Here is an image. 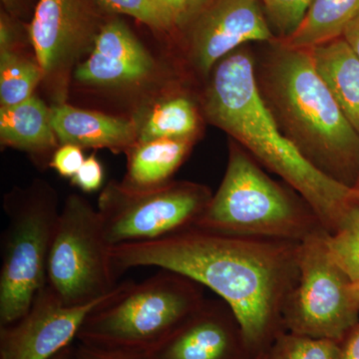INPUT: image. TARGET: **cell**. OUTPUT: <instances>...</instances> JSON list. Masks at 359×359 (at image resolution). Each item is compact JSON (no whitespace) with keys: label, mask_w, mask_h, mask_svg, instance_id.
<instances>
[{"label":"cell","mask_w":359,"mask_h":359,"mask_svg":"<svg viewBox=\"0 0 359 359\" xmlns=\"http://www.w3.org/2000/svg\"><path fill=\"white\" fill-rule=\"evenodd\" d=\"M271 25L285 39L294 32L313 0H259Z\"/></svg>","instance_id":"cell-25"},{"label":"cell","mask_w":359,"mask_h":359,"mask_svg":"<svg viewBox=\"0 0 359 359\" xmlns=\"http://www.w3.org/2000/svg\"><path fill=\"white\" fill-rule=\"evenodd\" d=\"M73 344L72 346L67 347V348L63 349L62 351L56 354L55 356L50 359H69L71 353H72Z\"/></svg>","instance_id":"cell-32"},{"label":"cell","mask_w":359,"mask_h":359,"mask_svg":"<svg viewBox=\"0 0 359 359\" xmlns=\"http://www.w3.org/2000/svg\"><path fill=\"white\" fill-rule=\"evenodd\" d=\"M359 59V15L347 26L342 36Z\"/></svg>","instance_id":"cell-31"},{"label":"cell","mask_w":359,"mask_h":359,"mask_svg":"<svg viewBox=\"0 0 359 359\" xmlns=\"http://www.w3.org/2000/svg\"><path fill=\"white\" fill-rule=\"evenodd\" d=\"M198 119L190 101L174 98L159 104L149 115L140 132V143L158 139L190 138Z\"/></svg>","instance_id":"cell-20"},{"label":"cell","mask_w":359,"mask_h":359,"mask_svg":"<svg viewBox=\"0 0 359 359\" xmlns=\"http://www.w3.org/2000/svg\"><path fill=\"white\" fill-rule=\"evenodd\" d=\"M358 205H359V203H358Z\"/></svg>","instance_id":"cell-36"},{"label":"cell","mask_w":359,"mask_h":359,"mask_svg":"<svg viewBox=\"0 0 359 359\" xmlns=\"http://www.w3.org/2000/svg\"><path fill=\"white\" fill-rule=\"evenodd\" d=\"M314 65L359 135V59L344 37L309 48Z\"/></svg>","instance_id":"cell-16"},{"label":"cell","mask_w":359,"mask_h":359,"mask_svg":"<svg viewBox=\"0 0 359 359\" xmlns=\"http://www.w3.org/2000/svg\"><path fill=\"white\" fill-rule=\"evenodd\" d=\"M161 8L179 23L191 15L193 0H155Z\"/></svg>","instance_id":"cell-29"},{"label":"cell","mask_w":359,"mask_h":359,"mask_svg":"<svg viewBox=\"0 0 359 359\" xmlns=\"http://www.w3.org/2000/svg\"><path fill=\"white\" fill-rule=\"evenodd\" d=\"M152 57L119 20L103 25L91 54L78 66L75 77L82 83L123 85L141 81L153 69Z\"/></svg>","instance_id":"cell-14"},{"label":"cell","mask_w":359,"mask_h":359,"mask_svg":"<svg viewBox=\"0 0 359 359\" xmlns=\"http://www.w3.org/2000/svg\"><path fill=\"white\" fill-rule=\"evenodd\" d=\"M43 75L39 63L32 62L11 48H2L0 55L1 107L16 105L32 97L33 90Z\"/></svg>","instance_id":"cell-21"},{"label":"cell","mask_w":359,"mask_h":359,"mask_svg":"<svg viewBox=\"0 0 359 359\" xmlns=\"http://www.w3.org/2000/svg\"><path fill=\"white\" fill-rule=\"evenodd\" d=\"M100 25L88 0H39L30 40L43 74H52L93 47Z\"/></svg>","instance_id":"cell-12"},{"label":"cell","mask_w":359,"mask_h":359,"mask_svg":"<svg viewBox=\"0 0 359 359\" xmlns=\"http://www.w3.org/2000/svg\"><path fill=\"white\" fill-rule=\"evenodd\" d=\"M301 243L238 237L197 228L111 250L118 273L156 266L188 276L228 304L257 358L282 332L285 304L299 280Z\"/></svg>","instance_id":"cell-1"},{"label":"cell","mask_w":359,"mask_h":359,"mask_svg":"<svg viewBox=\"0 0 359 359\" xmlns=\"http://www.w3.org/2000/svg\"><path fill=\"white\" fill-rule=\"evenodd\" d=\"M99 6L114 13L126 14L155 29L173 27V18L155 0H96Z\"/></svg>","instance_id":"cell-24"},{"label":"cell","mask_w":359,"mask_h":359,"mask_svg":"<svg viewBox=\"0 0 359 359\" xmlns=\"http://www.w3.org/2000/svg\"><path fill=\"white\" fill-rule=\"evenodd\" d=\"M359 15V0H313L294 33L280 40L290 48L309 49L339 39Z\"/></svg>","instance_id":"cell-19"},{"label":"cell","mask_w":359,"mask_h":359,"mask_svg":"<svg viewBox=\"0 0 359 359\" xmlns=\"http://www.w3.org/2000/svg\"><path fill=\"white\" fill-rule=\"evenodd\" d=\"M4 210L8 223L1 237L0 327L20 320L46 285L60 215L53 189L39 182L8 194Z\"/></svg>","instance_id":"cell-6"},{"label":"cell","mask_w":359,"mask_h":359,"mask_svg":"<svg viewBox=\"0 0 359 359\" xmlns=\"http://www.w3.org/2000/svg\"><path fill=\"white\" fill-rule=\"evenodd\" d=\"M69 359H150L146 354L128 353V351H112L100 347L87 346L78 342L73 344Z\"/></svg>","instance_id":"cell-28"},{"label":"cell","mask_w":359,"mask_h":359,"mask_svg":"<svg viewBox=\"0 0 359 359\" xmlns=\"http://www.w3.org/2000/svg\"><path fill=\"white\" fill-rule=\"evenodd\" d=\"M353 188L355 189L356 191L359 192V173L358 176V179H356L355 184H354Z\"/></svg>","instance_id":"cell-35"},{"label":"cell","mask_w":359,"mask_h":359,"mask_svg":"<svg viewBox=\"0 0 359 359\" xmlns=\"http://www.w3.org/2000/svg\"><path fill=\"white\" fill-rule=\"evenodd\" d=\"M351 294H353L354 302L359 308V282L351 283Z\"/></svg>","instance_id":"cell-33"},{"label":"cell","mask_w":359,"mask_h":359,"mask_svg":"<svg viewBox=\"0 0 359 359\" xmlns=\"http://www.w3.org/2000/svg\"><path fill=\"white\" fill-rule=\"evenodd\" d=\"M211 198L204 187L190 183H168L143 191L111 184L97 210L113 248L151 242L193 228Z\"/></svg>","instance_id":"cell-9"},{"label":"cell","mask_w":359,"mask_h":359,"mask_svg":"<svg viewBox=\"0 0 359 359\" xmlns=\"http://www.w3.org/2000/svg\"><path fill=\"white\" fill-rule=\"evenodd\" d=\"M103 167L95 156L85 159L81 168L71 178L73 185L87 193L95 192L103 183Z\"/></svg>","instance_id":"cell-27"},{"label":"cell","mask_w":359,"mask_h":359,"mask_svg":"<svg viewBox=\"0 0 359 359\" xmlns=\"http://www.w3.org/2000/svg\"><path fill=\"white\" fill-rule=\"evenodd\" d=\"M278 47L264 85L287 137L320 171L353 187L359 173V135L316 69L309 49Z\"/></svg>","instance_id":"cell-3"},{"label":"cell","mask_w":359,"mask_h":359,"mask_svg":"<svg viewBox=\"0 0 359 359\" xmlns=\"http://www.w3.org/2000/svg\"><path fill=\"white\" fill-rule=\"evenodd\" d=\"M330 257L351 283L359 282V205L347 212L339 228L325 235Z\"/></svg>","instance_id":"cell-23"},{"label":"cell","mask_w":359,"mask_h":359,"mask_svg":"<svg viewBox=\"0 0 359 359\" xmlns=\"http://www.w3.org/2000/svg\"><path fill=\"white\" fill-rule=\"evenodd\" d=\"M51 124L63 144L80 148L123 149L130 147L136 139V128L128 120L65 104L52 108Z\"/></svg>","instance_id":"cell-15"},{"label":"cell","mask_w":359,"mask_h":359,"mask_svg":"<svg viewBox=\"0 0 359 359\" xmlns=\"http://www.w3.org/2000/svg\"><path fill=\"white\" fill-rule=\"evenodd\" d=\"M0 135L2 143L32 153H41L55 146L51 110L36 97L16 105L1 107Z\"/></svg>","instance_id":"cell-18"},{"label":"cell","mask_w":359,"mask_h":359,"mask_svg":"<svg viewBox=\"0 0 359 359\" xmlns=\"http://www.w3.org/2000/svg\"><path fill=\"white\" fill-rule=\"evenodd\" d=\"M194 228L297 243L325 231L301 195L269 178L237 146L231 148L223 181Z\"/></svg>","instance_id":"cell-5"},{"label":"cell","mask_w":359,"mask_h":359,"mask_svg":"<svg viewBox=\"0 0 359 359\" xmlns=\"http://www.w3.org/2000/svg\"><path fill=\"white\" fill-rule=\"evenodd\" d=\"M190 138L143 142L131 151L128 174L122 184L129 190L143 191L168 184L185 159Z\"/></svg>","instance_id":"cell-17"},{"label":"cell","mask_w":359,"mask_h":359,"mask_svg":"<svg viewBox=\"0 0 359 359\" xmlns=\"http://www.w3.org/2000/svg\"><path fill=\"white\" fill-rule=\"evenodd\" d=\"M150 359H259L237 316L223 299H205L147 354Z\"/></svg>","instance_id":"cell-13"},{"label":"cell","mask_w":359,"mask_h":359,"mask_svg":"<svg viewBox=\"0 0 359 359\" xmlns=\"http://www.w3.org/2000/svg\"><path fill=\"white\" fill-rule=\"evenodd\" d=\"M111 250L98 210L80 196H69L59 215L46 285L65 306L100 301L119 285Z\"/></svg>","instance_id":"cell-7"},{"label":"cell","mask_w":359,"mask_h":359,"mask_svg":"<svg viewBox=\"0 0 359 359\" xmlns=\"http://www.w3.org/2000/svg\"><path fill=\"white\" fill-rule=\"evenodd\" d=\"M204 289L188 276L163 269L143 282L121 283L89 313L76 340L147 355L200 308Z\"/></svg>","instance_id":"cell-4"},{"label":"cell","mask_w":359,"mask_h":359,"mask_svg":"<svg viewBox=\"0 0 359 359\" xmlns=\"http://www.w3.org/2000/svg\"><path fill=\"white\" fill-rule=\"evenodd\" d=\"M84 161L81 148L72 144H65L52 156L49 166L61 176L71 179L81 168Z\"/></svg>","instance_id":"cell-26"},{"label":"cell","mask_w":359,"mask_h":359,"mask_svg":"<svg viewBox=\"0 0 359 359\" xmlns=\"http://www.w3.org/2000/svg\"><path fill=\"white\" fill-rule=\"evenodd\" d=\"M342 342L283 332L259 359H341Z\"/></svg>","instance_id":"cell-22"},{"label":"cell","mask_w":359,"mask_h":359,"mask_svg":"<svg viewBox=\"0 0 359 359\" xmlns=\"http://www.w3.org/2000/svg\"><path fill=\"white\" fill-rule=\"evenodd\" d=\"M196 13L191 49L204 73L241 45L275 39L259 0H209Z\"/></svg>","instance_id":"cell-11"},{"label":"cell","mask_w":359,"mask_h":359,"mask_svg":"<svg viewBox=\"0 0 359 359\" xmlns=\"http://www.w3.org/2000/svg\"><path fill=\"white\" fill-rule=\"evenodd\" d=\"M341 359H359V323L342 341Z\"/></svg>","instance_id":"cell-30"},{"label":"cell","mask_w":359,"mask_h":359,"mask_svg":"<svg viewBox=\"0 0 359 359\" xmlns=\"http://www.w3.org/2000/svg\"><path fill=\"white\" fill-rule=\"evenodd\" d=\"M205 111L215 124L301 195L328 233L339 228L359 202L358 191L320 171L282 133L262 95L254 61L247 51L233 52L217 66Z\"/></svg>","instance_id":"cell-2"},{"label":"cell","mask_w":359,"mask_h":359,"mask_svg":"<svg viewBox=\"0 0 359 359\" xmlns=\"http://www.w3.org/2000/svg\"></svg>","instance_id":"cell-37"},{"label":"cell","mask_w":359,"mask_h":359,"mask_svg":"<svg viewBox=\"0 0 359 359\" xmlns=\"http://www.w3.org/2000/svg\"><path fill=\"white\" fill-rule=\"evenodd\" d=\"M327 231L299 244V276L283 309L285 332L342 342L359 323L351 280L330 257Z\"/></svg>","instance_id":"cell-8"},{"label":"cell","mask_w":359,"mask_h":359,"mask_svg":"<svg viewBox=\"0 0 359 359\" xmlns=\"http://www.w3.org/2000/svg\"><path fill=\"white\" fill-rule=\"evenodd\" d=\"M207 1H209V0H193L192 11H191V15H193V14L197 13L201 7L204 6Z\"/></svg>","instance_id":"cell-34"},{"label":"cell","mask_w":359,"mask_h":359,"mask_svg":"<svg viewBox=\"0 0 359 359\" xmlns=\"http://www.w3.org/2000/svg\"><path fill=\"white\" fill-rule=\"evenodd\" d=\"M118 287L100 301L87 306H68L45 285L20 320L0 327V359L53 358L72 346L89 313L109 299Z\"/></svg>","instance_id":"cell-10"}]
</instances>
